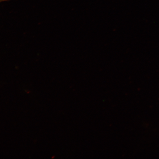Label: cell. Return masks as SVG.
I'll return each instance as SVG.
<instances>
[{
	"instance_id": "1",
	"label": "cell",
	"mask_w": 159,
	"mask_h": 159,
	"mask_svg": "<svg viewBox=\"0 0 159 159\" xmlns=\"http://www.w3.org/2000/svg\"><path fill=\"white\" fill-rule=\"evenodd\" d=\"M8 0H0V3L2 2H6V1H7Z\"/></svg>"
}]
</instances>
